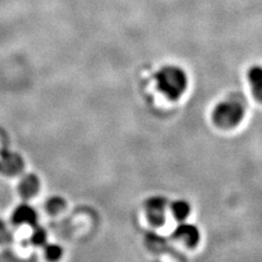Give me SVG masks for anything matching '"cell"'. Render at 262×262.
<instances>
[{"label": "cell", "instance_id": "obj_1", "mask_svg": "<svg viewBox=\"0 0 262 262\" xmlns=\"http://www.w3.org/2000/svg\"><path fill=\"white\" fill-rule=\"evenodd\" d=\"M155 82L158 90L164 96L170 101H177L186 92L188 77L183 68L167 64L155 73Z\"/></svg>", "mask_w": 262, "mask_h": 262}, {"label": "cell", "instance_id": "obj_2", "mask_svg": "<svg viewBox=\"0 0 262 262\" xmlns=\"http://www.w3.org/2000/svg\"><path fill=\"white\" fill-rule=\"evenodd\" d=\"M244 116L245 111L243 105L233 100L220 102L212 112L213 122L222 129L234 128L239 125Z\"/></svg>", "mask_w": 262, "mask_h": 262}, {"label": "cell", "instance_id": "obj_3", "mask_svg": "<svg viewBox=\"0 0 262 262\" xmlns=\"http://www.w3.org/2000/svg\"><path fill=\"white\" fill-rule=\"evenodd\" d=\"M167 199L161 195H154L144 203V210L147 221L154 226H161L166 220Z\"/></svg>", "mask_w": 262, "mask_h": 262}, {"label": "cell", "instance_id": "obj_4", "mask_svg": "<svg viewBox=\"0 0 262 262\" xmlns=\"http://www.w3.org/2000/svg\"><path fill=\"white\" fill-rule=\"evenodd\" d=\"M24 167V162L19 154L8 150L0 151V171L5 175L19 174Z\"/></svg>", "mask_w": 262, "mask_h": 262}, {"label": "cell", "instance_id": "obj_5", "mask_svg": "<svg viewBox=\"0 0 262 262\" xmlns=\"http://www.w3.org/2000/svg\"><path fill=\"white\" fill-rule=\"evenodd\" d=\"M176 239L184 243L187 247L193 248L200 242V231L199 228L193 224L184 222L180 223L173 233Z\"/></svg>", "mask_w": 262, "mask_h": 262}, {"label": "cell", "instance_id": "obj_6", "mask_svg": "<svg viewBox=\"0 0 262 262\" xmlns=\"http://www.w3.org/2000/svg\"><path fill=\"white\" fill-rule=\"evenodd\" d=\"M36 220H37V214L35 210L27 206V204H22V206L16 208L12 215V221L14 224L35 225Z\"/></svg>", "mask_w": 262, "mask_h": 262}, {"label": "cell", "instance_id": "obj_7", "mask_svg": "<svg viewBox=\"0 0 262 262\" xmlns=\"http://www.w3.org/2000/svg\"><path fill=\"white\" fill-rule=\"evenodd\" d=\"M248 81L251 93L257 101L262 103V67L253 66L248 71Z\"/></svg>", "mask_w": 262, "mask_h": 262}, {"label": "cell", "instance_id": "obj_8", "mask_svg": "<svg viewBox=\"0 0 262 262\" xmlns=\"http://www.w3.org/2000/svg\"><path fill=\"white\" fill-rule=\"evenodd\" d=\"M39 189V180L36 175L29 174L24 176L19 185V191L23 198H31Z\"/></svg>", "mask_w": 262, "mask_h": 262}, {"label": "cell", "instance_id": "obj_9", "mask_svg": "<svg viewBox=\"0 0 262 262\" xmlns=\"http://www.w3.org/2000/svg\"><path fill=\"white\" fill-rule=\"evenodd\" d=\"M169 210L171 212V214L175 217V220H177L178 222H184V221H186L187 217L189 216L191 212V207L189 202L180 199L171 203Z\"/></svg>", "mask_w": 262, "mask_h": 262}, {"label": "cell", "instance_id": "obj_10", "mask_svg": "<svg viewBox=\"0 0 262 262\" xmlns=\"http://www.w3.org/2000/svg\"><path fill=\"white\" fill-rule=\"evenodd\" d=\"M45 246V256L49 261H57L62 256V248L56 244H48Z\"/></svg>", "mask_w": 262, "mask_h": 262}, {"label": "cell", "instance_id": "obj_11", "mask_svg": "<svg viewBox=\"0 0 262 262\" xmlns=\"http://www.w3.org/2000/svg\"><path fill=\"white\" fill-rule=\"evenodd\" d=\"M66 206V201L60 198V196H53L48 200L46 208L49 213H58L60 212Z\"/></svg>", "mask_w": 262, "mask_h": 262}, {"label": "cell", "instance_id": "obj_12", "mask_svg": "<svg viewBox=\"0 0 262 262\" xmlns=\"http://www.w3.org/2000/svg\"><path fill=\"white\" fill-rule=\"evenodd\" d=\"M47 234L46 231L42 227H35L34 232H33L31 236V243L35 246H43L46 244Z\"/></svg>", "mask_w": 262, "mask_h": 262}, {"label": "cell", "instance_id": "obj_13", "mask_svg": "<svg viewBox=\"0 0 262 262\" xmlns=\"http://www.w3.org/2000/svg\"><path fill=\"white\" fill-rule=\"evenodd\" d=\"M8 238H9V232H8L5 223L0 220V244L7 242Z\"/></svg>", "mask_w": 262, "mask_h": 262}]
</instances>
